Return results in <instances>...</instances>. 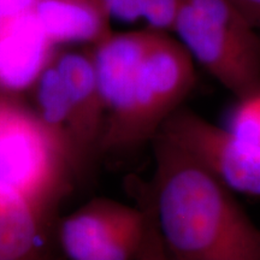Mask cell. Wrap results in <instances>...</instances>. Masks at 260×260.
Wrapping results in <instances>:
<instances>
[{"mask_svg": "<svg viewBox=\"0 0 260 260\" xmlns=\"http://www.w3.org/2000/svg\"><path fill=\"white\" fill-rule=\"evenodd\" d=\"M151 201L171 260H260V229L233 190L174 142L154 140Z\"/></svg>", "mask_w": 260, "mask_h": 260, "instance_id": "1", "label": "cell"}, {"mask_svg": "<svg viewBox=\"0 0 260 260\" xmlns=\"http://www.w3.org/2000/svg\"><path fill=\"white\" fill-rule=\"evenodd\" d=\"M79 170L70 146L32 106L0 89V183L51 216Z\"/></svg>", "mask_w": 260, "mask_h": 260, "instance_id": "2", "label": "cell"}, {"mask_svg": "<svg viewBox=\"0 0 260 260\" xmlns=\"http://www.w3.org/2000/svg\"><path fill=\"white\" fill-rule=\"evenodd\" d=\"M194 83L189 52L169 32L155 30L125 98L107 116L100 151H130L154 140Z\"/></svg>", "mask_w": 260, "mask_h": 260, "instance_id": "3", "label": "cell"}, {"mask_svg": "<svg viewBox=\"0 0 260 260\" xmlns=\"http://www.w3.org/2000/svg\"><path fill=\"white\" fill-rule=\"evenodd\" d=\"M230 0H181L172 32L237 99L260 90V38Z\"/></svg>", "mask_w": 260, "mask_h": 260, "instance_id": "4", "label": "cell"}, {"mask_svg": "<svg viewBox=\"0 0 260 260\" xmlns=\"http://www.w3.org/2000/svg\"><path fill=\"white\" fill-rule=\"evenodd\" d=\"M148 226L146 203L140 207L96 198L65 217L58 232L69 260H134Z\"/></svg>", "mask_w": 260, "mask_h": 260, "instance_id": "5", "label": "cell"}, {"mask_svg": "<svg viewBox=\"0 0 260 260\" xmlns=\"http://www.w3.org/2000/svg\"><path fill=\"white\" fill-rule=\"evenodd\" d=\"M159 134L187 152L233 191L260 195V145L182 107Z\"/></svg>", "mask_w": 260, "mask_h": 260, "instance_id": "6", "label": "cell"}, {"mask_svg": "<svg viewBox=\"0 0 260 260\" xmlns=\"http://www.w3.org/2000/svg\"><path fill=\"white\" fill-rule=\"evenodd\" d=\"M52 60L68 94L73 149L80 170L94 152L100 151L107 117L92 46L86 50H56Z\"/></svg>", "mask_w": 260, "mask_h": 260, "instance_id": "7", "label": "cell"}, {"mask_svg": "<svg viewBox=\"0 0 260 260\" xmlns=\"http://www.w3.org/2000/svg\"><path fill=\"white\" fill-rule=\"evenodd\" d=\"M0 17L34 19L53 46L94 45L112 30L99 0H0Z\"/></svg>", "mask_w": 260, "mask_h": 260, "instance_id": "8", "label": "cell"}, {"mask_svg": "<svg viewBox=\"0 0 260 260\" xmlns=\"http://www.w3.org/2000/svg\"><path fill=\"white\" fill-rule=\"evenodd\" d=\"M154 31L151 28L124 32L111 30L96 44L90 45L107 116L125 98Z\"/></svg>", "mask_w": 260, "mask_h": 260, "instance_id": "9", "label": "cell"}, {"mask_svg": "<svg viewBox=\"0 0 260 260\" xmlns=\"http://www.w3.org/2000/svg\"><path fill=\"white\" fill-rule=\"evenodd\" d=\"M48 219L23 195L0 183V260H52Z\"/></svg>", "mask_w": 260, "mask_h": 260, "instance_id": "10", "label": "cell"}, {"mask_svg": "<svg viewBox=\"0 0 260 260\" xmlns=\"http://www.w3.org/2000/svg\"><path fill=\"white\" fill-rule=\"evenodd\" d=\"M226 126L241 138L260 145V90L237 99Z\"/></svg>", "mask_w": 260, "mask_h": 260, "instance_id": "11", "label": "cell"}, {"mask_svg": "<svg viewBox=\"0 0 260 260\" xmlns=\"http://www.w3.org/2000/svg\"><path fill=\"white\" fill-rule=\"evenodd\" d=\"M146 205H147L148 210L147 233H146L145 241L142 243L141 249H140L134 260H171L158 233L153 210H152L149 199L146 201Z\"/></svg>", "mask_w": 260, "mask_h": 260, "instance_id": "12", "label": "cell"}, {"mask_svg": "<svg viewBox=\"0 0 260 260\" xmlns=\"http://www.w3.org/2000/svg\"><path fill=\"white\" fill-rule=\"evenodd\" d=\"M110 19L134 23L142 21V0H99Z\"/></svg>", "mask_w": 260, "mask_h": 260, "instance_id": "13", "label": "cell"}, {"mask_svg": "<svg viewBox=\"0 0 260 260\" xmlns=\"http://www.w3.org/2000/svg\"><path fill=\"white\" fill-rule=\"evenodd\" d=\"M256 29H260V0H230Z\"/></svg>", "mask_w": 260, "mask_h": 260, "instance_id": "14", "label": "cell"}, {"mask_svg": "<svg viewBox=\"0 0 260 260\" xmlns=\"http://www.w3.org/2000/svg\"><path fill=\"white\" fill-rule=\"evenodd\" d=\"M2 87H3V86H2V84H0V89H2Z\"/></svg>", "mask_w": 260, "mask_h": 260, "instance_id": "15", "label": "cell"}]
</instances>
